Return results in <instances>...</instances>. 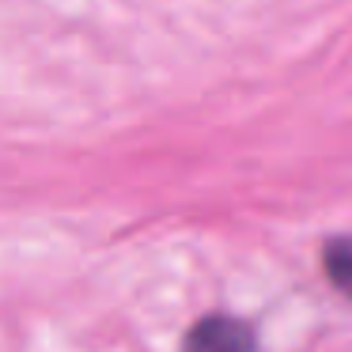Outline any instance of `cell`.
Listing matches in <instances>:
<instances>
[{"label": "cell", "instance_id": "1", "mask_svg": "<svg viewBox=\"0 0 352 352\" xmlns=\"http://www.w3.org/2000/svg\"><path fill=\"white\" fill-rule=\"evenodd\" d=\"M254 349H258L254 326L243 318H231V314L201 318L186 333V344H182V352H254Z\"/></svg>", "mask_w": 352, "mask_h": 352}, {"label": "cell", "instance_id": "2", "mask_svg": "<svg viewBox=\"0 0 352 352\" xmlns=\"http://www.w3.org/2000/svg\"><path fill=\"white\" fill-rule=\"evenodd\" d=\"M322 265H326L329 284L352 299V239H329L322 250Z\"/></svg>", "mask_w": 352, "mask_h": 352}]
</instances>
